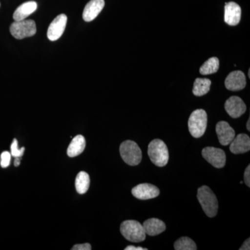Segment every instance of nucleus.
<instances>
[{"label":"nucleus","instance_id":"nucleus-31","mask_svg":"<svg viewBox=\"0 0 250 250\" xmlns=\"http://www.w3.org/2000/svg\"><path fill=\"white\" fill-rule=\"evenodd\" d=\"M250 70H249V72H248V77H250Z\"/></svg>","mask_w":250,"mask_h":250},{"label":"nucleus","instance_id":"nucleus-24","mask_svg":"<svg viewBox=\"0 0 250 250\" xmlns=\"http://www.w3.org/2000/svg\"><path fill=\"white\" fill-rule=\"evenodd\" d=\"M11 153L5 151L3 152L1 154V162H0V165L2 168H6L9 167L10 163H11Z\"/></svg>","mask_w":250,"mask_h":250},{"label":"nucleus","instance_id":"nucleus-21","mask_svg":"<svg viewBox=\"0 0 250 250\" xmlns=\"http://www.w3.org/2000/svg\"><path fill=\"white\" fill-rule=\"evenodd\" d=\"M220 62L217 57H211L202 65L200 69L201 75H208L218 72Z\"/></svg>","mask_w":250,"mask_h":250},{"label":"nucleus","instance_id":"nucleus-26","mask_svg":"<svg viewBox=\"0 0 250 250\" xmlns=\"http://www.w3.org/2000/svg\"><path fill=\"white\" fill-rule=\"evenodd\" d=\"M250 166H248L246 167V171L244 173V180L245 183L248 186V187H250Z\"/></svg>","mask_w":250,"mask_h":250},{"label":"nucleus","instance_id":"nucleus-28","mask_svg":"<svg viewBox=\"0 0 250 250\" xmlns=\"http://www.w3.org/2000/svg\"><path fill=\"white\" fill-rule=\"evenodd\" d=\"M125 250H147V248H143L142 247H135L133 246H129L126 247Z\"/></svg>","mask_w":250,"mask_h":250},{"label":"nucleus","instance_id":"nucleus-9","mask_svg":"<svg viewBox=\"0 0 250 250\" xmlns=\"http://www.w3.org/2000/svg\"><path fill=\"white\" fill-rule=\"evenodd\" d=\"M132 195L139 200H146L159 196L160 190L156 186L150 184H141L133 188Z\"/></svg>","mask_w":250,"mask_h":250},{"label":"nucleus","instance_id":"nucleus-27","mask_svg":"<svg viewBox=\"0 0 250 250\" xmlns=\"http://www.w3.org/2000/svg\"><path fill=\"white\" fill-rule=\"evenodd\" d=\"M250 238H248V240H246V241L244 242L241 248H240V250H250Z\"/></svg>","mask_w":250,"mask_h":250},{"label":"nucleus","instance_id":"nucleus-18","mask_svg":"<svg viewBox=\"0 0 250 250\" xmlns=\"http://www.w3.org/2000/svg\"><path fill=\"white\" fill-rule=\"evenodd\" d=\"M85 139L82 135H77L69 145L67 149V154L69 157H75L80 155L84 151Z\"/></svg>","mask_w":250,"mask_h":250},{"label":"nucleus","instance_id":"nucleus-2","mask_svg":"<svg viewBox=\"0 0 250 250\" xmlns=\"http://www.w3.org/2000/svg\"><path fill=\"white\" fill-rule=\"evenodd\" d=\"M147 153L154 165L159 167L167 165L169 160V152L164 141L160 139L153 140L148 146Z\"/></svg>","mask_w":250,"mask_h":250},{"label":"nucleus","instance_id":"nucleus-23","mask_svg":"<svg viewBox=\"0 0 250 250\" xmlns=\"http://www.w3.org/2000/svg\"><path fill=\"white\" fill-rule=\"evenodd\" d=\"M11 156L14 157H22L23 154H24V150L25 148L24 147L21 148V149H18V143L17 139H14L12 144L11 146Z\"/></svg>","mask_w":250,"mask_h":250},{"label":"nucleus","instance_id":"nucleus-1","mask_svg":"<svg viewBox=\"0 0 250 250\" xmlns=\"http://www.w3.org/2000/svg\"><path fill=\"white\" fill-rule=\"evenodd\" d=\"M197 199L207 216L213 218L218 213V202L213 192L207 186H202L197 190Z\"/></svg>","mask_w":250,"mask_h":250},{"label":"nucleus","instance_id":"nucleus-12","mask_svg":"<svg viewBox=\"0 0 250 250\" xmlns=\"http://www.w3.org/2000/svg\"><path fill=\"white\" fill-rule=\"evenodd\" d=\"M225 84L226 88L231 91H238L243 89L246 85V75L239 70L231 72L227 77Z\"/></svg>","mask_w":250,"mask_h":250},{"label":"nucleus","instance_id":"nucleus-3","mask_svg":"<svg viewBox=\"0 0 250 250\" xmlns=\"http://www.w3.org/2000/svg\"><path fill=\"white\" fill-rule=\"evenodd\" d=\"M122 235L133 243H140L146 240V233L143 225L136 220H126L121 224Z\"/></svg>","mask_w":250,"mask_h":250},{"label":"nucleus","instance_id":"nucleus-15","mask_svg":"<svg viewBox=\"0 0 250 250\" xmlns=\"http://www.w3.org/2000/svg\"><path fill=\"white\" fill-rule=\"evenodd\" d=\"M229 149L234 154H243L249 152L250 149V139L249 136L245 134H240L235 136L230 143Z\"/></svg>","mask_w":250,"mask_h":250},{"label":"nucleus","instance_id":"nucleus-16","mask_svg":"<svg viewBox=\"0 0 250 250\" xmlns=\"http://www.w3.org/2000/svg\"><path fill=\"white\" fill-rule=\"evenodd\" d=\"M146 235L154 236L160 234L166 230V225L164 222L157 218H150L146 220L143 225Z\"/></svg>","mask_w":250,"mask_h":250},{"label":"nucleus","instance_id":"nucleus-30","mask_svg":"<svg viewBox=\"0 0 250 250\" xmlns=\"http://www.w3.org/2000/svg\"><path fill=\"white\" fill-rule=\"evenodd\" d=\"M247 129L248 131L250 130V119L248 120V123H247Z\"/></svg>","mask_w":250,"mask_h":250},{"label":"nucleus","instance_id":"nucleus-11","mask_svg":"<svg viewBox=\"0 0 250 250\" xmlns=\"http://www.w3.org/2000/svg\"><path fill=\"white\" fill-rule=\"evenodd\" d=\"M215 129L218 135L219 142L222 146H228L236 136L234 130L227 122H219Z\"/></svg>","mask_w":250,"mask_h":250},{"label":"nucleus","instance_id":"nucleus-20","mask_svg":"<svg viewBox=\"0 0 250 250\" xmlns=\"http://www.w3.org/2000/svg\"><path fill=\"white\" fill-rule=\"evenodd\" d=\"M90 177L87 172L82 171L77 174L75 179V188L77 192L80 194H84L88 191L90 187Z\"/></svg>","mask_w":250,"mask_h":250},{"label":"nucleus","instance_id":"nucleus-5","mask_svg":"<svg viewBox=\"0 0 250 250\" xmlns=\"http://www.w3.org/2000/svg\"><path fill=\"white\" fill-rule=\"evenodd\" d=\"M207 112L203 109H197L190 115L188 120V129L190 134L194 138H200L205 134L207 129Z\"/></svg>","mask_w":250,"mask_h":250},{"label":"nucleus","instance_id":"nucleus-19","mask_svg":"<svg viewBox=\"0 0 250 250\" xmlns=\"http://www.w3.org/2000/svg\"><path fill=\"white\" fill-rule=\"evenodd\" d=\"M211 82L208 79L197 78L194 83L192 93L195 96H203L210 90Z\"/></svg>","mask_w":250,"mask_h":250},{"label":"nucleus","instance_id":"nucleus-17","mask_svg":"<svg viewBox=\"0 0 250 250\" xmlns=\"http://www.w3.org/2000/svg\"><path fill=\"white\" fill-rule=\"evenodd\" d=\"M36 9H37V3L36 1H27L18 6V9L15 11L13 17L15 21H23L33 13L35 12Z\"/></svg>","mask_w":250,"mask_h":250},{"label":"nucleus","instance_id":"nucleus-10","mask_svg":"<svg viewBox=\"0 0 250 250\" xmlns=\"http://www.w3.org/2000/svg\"><path fill=\"white\" fill-rule=\"evenodd\" d=\"M225 108L229 115L233 118H238L246 111V105L239 97L232 96L227 100Z\"/></svg>","mask_w":250,"mask_h":250},{"label":"nucleus","instance_id":"nucleus-22","mask_svg":"<svg viewBox=\"0 0 250 250\" xmlns=\"http://www.w3.org/2000/svg\"><path fill=\"white\" fill-rule=\"evenodd\" d=\"M174 250H196V244L188 237H182L175 241L174 244Z\"/></svg>","mask_w":250,"mask_h":250},{"label":"nucleus","instance_id":"nucleus-4","mask_svg":"<svg viewBox=\"0 0 250 250\" xmlns=\"http://www.w3.org/2000/svg\"><path fill=\"white\" fill-rule=\"evenodd\" d=\"M122 159L128 165L138 166L142 160V152L137 143L132 141H125L120 146Z\"/></svg>","mask_w":250,"mask_h":250},{"label":"nucleus","instance_id":"nucleus-14","mask_svg":"<svg viewBox=\"0 0 250 250\" xmlns=\"http://www.w3.org/2000/svg\"><path fill=\"white\" fill-rule=\"evenodd\" d=\"M104 5V0H90L83 10V19L85 22H91L98 17Z\"/></svg>","mask_w":250,"mask_h":250},{"label":"nucleus","instance_id":"nucleus-25","mask_svg":"<svg viewBox=\"0 0 250 250\" xmlns=\"http://www.w3.org/2000/svg\"><path fill=\"white\" fill-rule=\"evenodd\" d=\"M91 246L89 243H84V244L75 245L72 247V250H91Z\"/></svg>","mask_w":250,"mask_h":250},{"label":"nucleus","instance_id":"nucleus-29","mask_svg":"<svg viewBox=\"0 0 250 250\" xmlns=\"http://www.w3.org/2000/svg\"><path fill=\"white\" fill-rule=\"evenodd\" d=\"M21 157H16L14 161V166L18 167L21 164Z\"/></svg>","mask_w":250,"mask_h":250},{"label":"nucleus","instance_id":"nucleus-6","mask_svg":"<svg viewBox=\"0 0 250 250\" xmlns=\"http://www.w3.org/2000/svg\"><path fill=\"white\" fill-rule=\"evenodd\" d=\"M11 35L16 39H23L35 35L36 23L32 20L15 21L10 27Z\"/></svg>","mask_w":250,"mask_h":250},{"label":"nucleus","instance_id":"nucleus-8","mask_svg":"<svg viewBox=\"0 0 250 250\" xmlns=\"http://www.w3.org/2000/svg\"><path fill=\"white\" fill-rule=\"evenodd\" d=\"M67 18L65 14H61L51 22L47 30V38L49 41L59 40L66 27Z\"/></svg>","mask_w":250,"mask_h":250},{"label":"nucleus","instance_id":"nucleus-13","mask_svg":"<svg viewBox=\"0 0 250 250\" xmlns=\"http://www.w3.org/2000/svg\"><path fill=\"white\" fill-rule=\"evenodd\" d=\"M241 9L233 1L226 3L225 6V22L230 26H236L241 21Z\"/></svg>","mask_w":250,"mask_h":250},{"label":"nucleus","instance_id":"nucleus-7","mask_svg":"<svg viewBox=\"0 0 250 250\" xmlns=\"http://www.w3.org/2000/svg\"><path fill=\"white\" fill-rule=\"evenodd\" d=\"M202 154L207 162L216 168H222L226 164V154L223 149L207 147L202 149Z\"/></svg>","mask_w":250,"mask_h":250}]
</instances>
